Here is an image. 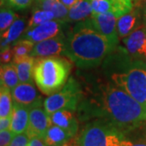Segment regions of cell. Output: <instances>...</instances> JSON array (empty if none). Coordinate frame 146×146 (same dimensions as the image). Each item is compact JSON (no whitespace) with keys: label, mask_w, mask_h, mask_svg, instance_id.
<instances>
[{"label":"cell","mask_w":146,"mask_h":146,"mask_svg":"<svg viewBox=\"0 0 146 146\" xmlns=\"http://www.w3.org/2000/svg\"><path fill=\"white\" fill-rule=\"evenodd\" d=\"M38 2L40 8L53 12L56 20L67 22L68 8L59 0H38Z\"/></svg>","instance_id":"21"},{"label":"cell","mask_w":146,"mask_h":146,"mask_svg":"<svg viewBox=\"0 0 146 146\" xmlns=\"http://www.w3.org/2000/svg\"><path fill=\"white\" fill-rule=\"evenodd\" d=\"M13 103L23 105L30 107L36 102L41 100V97L36 91L33 83H20L11 90Z\"/></svg>","instance_id":"12"},{"label":"cell","mask_w":146,"mask_h":146,"mask_svg":"<svg viewBox=\"0 0 146 146\" xmlns=\"http://www.w3.org/2000/svg\"><path fill=\"white\" fill-rule=\"evenodd\" d=\"M111 11L119 19L134 9V0H110Z\"/></svg>","instance_id":"25"},{"label":"cell","mask_w":146,"mask_h":146,"mask_svg":"<svg viewBox=\"0 0 146 146\" xmlns=\"http://www.w3.org/2000/svg\"><path fill=\"white\" fill-rule=\"evenodd\" d=\"M138 20L137 11L134 9L119 17L117 21V32L119 38H125L136 27Z\"/></svg>","instance_id":"18"},{"label":"cell","mask_w":146,"mask_h":146,"mask_svg":"<svg viewBox=\"0 0 146 146\" xmlns=\"http://www.w3.org/2000/svg\"><path fill=\"white\" fill-rule=\"evenodd\" d=\"M74 136L70 131L58 126L51 124L47 129L43 140L46 146H62Z\"/></svg>","instance_id":"16"},{"label":"cell","mask_w":146,"mask_h":146,"mask_svg":"<svg viewBox=\"0 0 146 146\" xmlns=\"http://www.w3.org/2000/svg\"><path fill=\"white\" fill-rule=\"evenodd\" d=\"M55 19V16L54 13L49 11L40 9H35L32 13V16L29 21V25L27 29H31L37 25H40L43 23H46L47 21H52Z\"/></svg>","instance_id":"24"},{"label":"cell","mask_w":146,"mask_h":146,"mask_svg":"<svg viewBox=\"0 0 146 146\" xmlns=\"http://www.w3.org/2000/svg\"><path fill=\"white\" fill-rule=\"evenodd\" d=\"M92 7L93 14L105 13L111 11V3L110 0H88Z\"/></svg>","instance_id":"27"},{"label":"cell","mask_w":146,"mask_h":146,"mask_svg":"<svg viewBox=\"0 0 146 146\" xmlns=\"http://www.w3.org/2000/svg\"><path fill=\"white\" fill-rule=\"evenodd\" d=\"M114 83L141 103L146 109V63L135 61L120 72L111 74Z\"/></svg>","instance_id":"5"},{"label":"cell","mask_w":146,"mask_h":146,"mask_svg":"<svg viewBox=\"0 0 146 146\" xmlns=\"http://www.w3.org/2000/svg\"><path fill=\"white\" fill-rule=\"evenodd\" d=\"M29 137L26 132L15 135L9 146H27L29 141Z\"/></svg>","instance_id":"29"},{"label":"cell","mask_w":146,"mask_h":146,"mask_svg":"<svg viewBox=\"0 0 146 146\" xmlns=\"http://www.w3.org/2000/svg\"><path fill=\"white\" fill-rule=\"evenodd\" d=\"M59 1L63 3V5L66 6L68 8H69V7H71L77 0H59Z\"/></svg>","instance_id":"35"},{"label":"cell","mask_w":146,"mask_h":146,"mask_svg":"<svg viewBox=\"0 0 146 146\" xmlns=\"http://www.w3.org/2000/svg\"><path fill=\"white\" fill-rule=\"evenodd\" d=\"M35 58L33 56H28L15 63L16 71L21 83H33V68L35 64Z\"/></svg>","instance_id":"19"},{"label":"cell","mask_w":146,"mask_h":146,"mask_svg":"<svg viewBox=\"0 0 146 146\" xmlns=\"http://www.w3.org/2000/svg\"><path fill=\"white\" fill-rule=\"evenodd\" d=\"M85 21L89 26L106 36L115 46H117L119 38L117 32L118 18L112 11L92 14Z\"/></svg>","instance_id":"7"},{"label":"cell","mask_w":146,"mask_h":146,"mask_svg":"<svg viewBox=\"0 0 146 146\" xmlns=\"http://www.w3.org/2000/svg\"><path fill=\"white\" fill-rule=\"evenodd\" d=\"M115 47L84 20L78 22L67 37L64 55L78 68H94L99 65Z\"/></svg>","instance_id":"2"},{"label":"cell","mask_w":146,"mask_h":146,"mask_svg":"<svg viewBox=\"0 0 146 146\" xmlns=\"http://www.w3.org/2000/svg\"><path fill=\"white\" fill-rule=\"evenodd\" d=\"M1 85L7 87L11 90L20 83L15 63H4L1 66Z\"/></svg>","instance_id":"20"},{"label":"cell","mask_w":146,"mask_h":146,"mask_svg":"<svg viewBox=\"0 0 146 146\" xmlns=\"http://www.w3.org/2000/svg\"><path fill=\"white\" fill-rule=\"evenodd\" d=\"M62 146H80L79 145L78 137H72L70 140H68L67 142H65Z\"/></svg>","instance_id":"34"},{"label":"cell","mask_w":146,"mask_h":146,"mask_svg":"<svg viewBox=\"0 0 146 146\" xmlns=\"http://www.w3.org/2000/svg\"><path fill=\"white\" fill-rule=\"evenodd\" d=\"M93 14V9L88 0H77L68 8L67 22H80Z\"/></svg>","instance_id":"17"},{"label":"cell","mask_w":146,"mask_h":146,"mask_svg":"<svg viewBox=\"0 0 146 146\" xmlns=\"http://www.w3.org/2000/svg\"><path fill=\"white\" fill-rule=\"evenodd\" d=\"M72 65L57 56L38 58L35 60L33 79L37 88L45 95H51L67 83Z\"/></svg>","instance_id":"3"},{"label":"cell","mask_w":146,"mask_h":146,"mask_svg":"<svg viewBox=\"0 0 146 146\" xmlns=\"http://www.w3.org/2000/svg\"><path fill=\"white\" fill-rule=\"evenodd\" d=\"M94 115L106 118L121 131L132 130L146 120V109L125 90L111 84L100 85L90 101Z\"/></svg>","instance_id":"1"},{"label":"cell","mask_w":146,"mask_h":146,"mask_svg":"<svg viewBox=\"0 0 146 146\" xmlns=\"http://www.w3.org/2000/svg\"><path fill=\"white\" fill-rule=\"evenodd\" d=\"M13 56H14L13 49H11V47L1 50V63H9Z\"/></svg>","instance_id":"31"},{"label":"cell","mask_w":146,"mask_h":146,"mask_svg":"<svg viewBox=\"0 0 146 146\" xmlns=\"http://www.w3.org/2000/svg\"><path fill=\"white\" fill-rule=\"evenodd\" d=\"M67 38L63 33L58 36L36 42L30 53V56L34 58H45L64 54Z\"/></svg>","instance_id":"10"},{"label":"cell","mask_w":146,"mask_h":146,"mask_svg":"<svg viewBox=\"0 0 146 146\" xmlns=\"http://www.w3.org/2000/svg\"><path fill=\"white\" fill-rule=\"evenodd\" d=\"M15 134L11 129L0 131V146H9Z\"/></svg>","instance_id":"30"},{"label":"cell","mask_w":146,"mask_h":146,"mask_svg":"<svg viewBox=\"0 0 146 146\" xmlns=\"http://www.w3.org/2000/svg\"><path fill=\"white\" fill-rule=\"evenodd\" d=\"M142 1H144V2H145V3H146V0H142Z\"/></svg>","instance_id":"38"},{"label":"cell","mask_w":146,"mask_h":146,"mask_svg":"<svg viewBox=\"0 0 146 146\" xmlns=\"http://www.w3.org/2000/svg\"><path fill=\"white\" fill-rule=\"evenodd\" d=\"M18 17L16 13L10 8L2 7L0 11V31L5 32L14 23Z\"/></svg>","instance_id":"26"},{"label":"cell","mask_w":146,"mask_h":146,"mask_svg":"<svg viewBox=\"0 0 146 146\" xmlns=\"http://www.w3.org/2000/svg\"><path fill=\"white\" fill-rule=\"evenodd\" d=\"M81 89L77 81L70 78L62 89L44 100V108L49 115L60 110L75 111L81 99Z\"/></svg>","instance_id":"6"},{"label":"cell","mask_w":146,"mask_h":146,"mask_svg":"<svg viewBox=\"0 0 146 146\" xmlns=\"http://www.w3.org/2000/svg\"><path fill=\"white\" fill-rule=\"evenodd\" d=\"M143 16H144V20H145V24H146V7H145V9H144Z\"/></svg>","instance_id":"37"},{"label":"cell","mask_w":146,"mask_h":146,"mask_svg":"<svg viewBox=\"0 0 146 146\" xmlns=\"http://www.w3.org/2000/svg\"><path fill=\"white\" fill-rule=\"evenodd\" d=\"M51 123L58 126L70 131L76 136L78 131V121L76 120L72 111L69 110H60L50 115Z\"/></svg>","instance_id":"14"},{"label":"cell","mask_w":146,"mask_h":146,"mask_svg":"<svg viewBox=\"0 0 146 146\" xmlns=\"http://www.w3.org/2000/svg\"><path fill=\"white\" fill-rule=\"evenodd\" d=\"M11 115L5 118H0V131L11 129Z\"/></svg>","instance_id":"32"},{"label":"cell","mask_w":146,"mask_h":146,"mask_svg":"<svg viewBox=\"0 0 146 146\" xmlns=\"http://www.w3.org/2000/svg\"><path fill=\"white\" fill-rule=\"evenodd\" d=\"M27 146H46L43 138L41 137H33L29 139Z\"/></svg>","instance_id":"33"},{"label":"cell","mask_w":146,"mask_h":146,"mask_svg":"<svg viewBox=\"0 0 146 146\" xmlns=\"http://www.w3.org/2000/svg\"><path fill=\"white\" fill-rule=\"evenodd\" d=\"M25 29V19L17 18L5 32L1 33V50L11 47L19 37L23 35Z\"/></svg>","instance_id":"15"},{"label":"cell","mask_w":146,"mask_h":146,"mask_svg":"<svg viewBox=\"0 0 146 146\" xmlns=\"http://www.w3.org/2000/svg\"><path fill=\"white\" fill-rule=\"evenodd\" d=\"M34 43L25 40V39H20L19 41H17L16 43L13 46V63H16L19 60H21L25 58L28 57L30 55L32 50L33 48Z\"/></svg>","instance_id":"23"},{"label":"cell","mask_w":146,"mask_h":146,"mask_svg":"<svg viewBox=\"0 0 146 146\" xmlns=\"http://www.w3.org/2000/svg\"><path fill=\"white\" fill-rule=\"evenodd\" d=\"M127 52L132 56L144 55L146 53V24L137 26L123 38Z\"/></svg>","instance_id":"11"},{"label":"cell","mask_w":146,"mask_h":146,"mask_svg":"<svg viewBox=\"0 0 146 146\" xmlns=\"http://www.w3.org/2000/svg\"><path fill=\"white\" fill-rule=\"evenodd\" d=\"M128 146H146V141H138L136 143H131Z\"/></svg>","instance_id":"36"},{"label":"cell","mask_w":146,"mask_h":146,"mask_svg":"<svg viewBox=\"0 0 146 146\" xmlns=\"http://www.w3.org/2000/svg\"><path fill=\"white\" fill-rule=\"evenodd\" d=\"M3 1H5V0H2V2H3Z\"/></svg>","instance_id":"39"},{"label":"cell","mask_w":146,"mask_h":146,"mask_svg":"<svg viewBox=\"0 0 146 146\" xmlns=\"http://www.w3.org/2000/svg\"><path fill=\"white\" fill-rule=\"evenodd\" d=\"M50 115H48L42 99L29 107V119L26 133L29 138H43L47 129L51 125Z\"/></svg>","instance_id":"8"},{"label":"cell","mask_w":146,"mask_h":146,"mask_svg":"<svg viewBox=\"0 0 146 146\" xmlns=\"http://www.w3.org/2000/svg\"><path fill=\"white\" fill-rule=\"evenodd\" d=\"M80 146H128L123 131L108 121H94L85 126L78 136Z\"/></svg>","instance_id":"4"},{"label":"cell","mask_w":146,"mask_h":146,"mask_svg":"<svg viewBox=\"0 0 146 146\" xmlns=\"http://www.w3.org/2000/svg\"><path fill=\"white\" fill-rule=\"evenodd\" d=\"M13 110L11 91L7 87L1 85L0 89V118L11 116Z\"/></svg>","instance_id":"22"},{"label":"cell","mask_w":146,"mask_h":146,"mask_svg":"<svg viewBox=\"0 0 146 146\" xmlns=\"http://www.w3.org/2000/svg\"><path fill=\"white\" fill-rule=\"evenodd\" d=\"M5 2L10 7L16 10H23L31 5L33 0H5Z\"/></svg>","instance_id":"28"},{"label":"cell","mask_w":146,"mask_h":146,"mask_svg":"<svg viewBox=\"0 0 146 146\" xmlns=\"http://www.w3.org/2000/svg\"><path fill=\"white\" fill-rule=\"evenodd\" d=\"M66 23L67 22L65 21H58L56 19L47 21L40 25L27 29L21 39L28 40L35 44L36 42L52 38L63 33L62 31Z\"/></svg>","instance_id":"9"},{"label":"cell","mask_w":146,"mask_h":146,"mask_svg":"<svg viewBox=\"0 0 146 146\" xmlns=\"http://www.w3.org/2000/svg\"><path fill=\"white\" fill-rule=\"evenodd\" d=\"M29 119V107L13 103L11 131L15 134L26 132Z\"/></svg>","instance_id":"13"}]
</instances>
